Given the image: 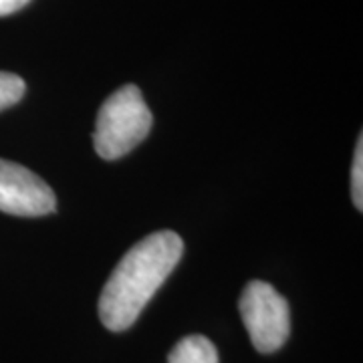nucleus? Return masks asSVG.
<instances>
[{"mask_svg": "<svg viewBox=\"0 0 363 363\" xmlns=\"http://www.w3.org/2000/svg\"><path fill=\"white\" fill-rule=\"evenodd\" d=\"M57 200L49 184L21 164L0 160V212L13 216H47Z\"/></svg>", "mask_w": 363, "mask_h": 363, "instance_id": "nucleus-4", "label": "nucleus"}, {"mask_svg": "<svg viewBox=\"0 0 363 363\" xmlns=\"http://www.w3.org/2000/svg\"><path fill=\"white\" fill-rule=\"evenodd\" d=\"M30 0H0V16H9V14L21 11L23 6H26Z\"/></svg>", "mask_w": 363, "mask_h": 363, "instance_id": "nucleus-8", "label": "nucleus"}, {"mask_svg": "<svg viewBox=\"0 0 363 363\" xmlns=\"http://www.w3.org/2000/svg\"><path fill=\"white\" fill-rule=\"evenodd\" d=\"M184 242L172 230L150 234L125 252L99 297V317L109 331H125L138 321L180 262Z\"/></svg>", "mask_w": 363, "mask_h": 363, "instance_id": "nucleus-1", "label": "nucleus"}, {"mask_svg": "<svg viewBox=\"0 0 363 363\" xmlns=\"http://www.w3.org/2000/svg\"><path fill=\"white\" fill-rule=\"evenodd\" d=\"M351 198L357 210H363V138L357 140V150L351 166Z\"/></svg>", "mask_w": 363, "mask_h": 363, "instance_id": "nucleus-7", "label": "nucleus"}, {"mask_svg": "<svg viewBox=\"0 0 363 363\" xmlns=\"http://www.w3.org/2000/svg\"><path fill=\"white\" fill-rule=\"evenodd\" d=\"M152 130V111L145 105L142 91L135 85H123L109 95L101 105L93 143L97 156L104 160H119L147 138Z\"/></svg>", "mask_w": 363, "mask_h": 363, "instance_id": "nucleus-2", "label": "nucleus"}, {"mask_svg": "<svg viewBox=\"0 0 363 363\" xmlns=\"http://www.w3.org/2000/svg\"><path fill=\"white\" fill-rule=\"evenodd\" d=\"M25 91V81L18 77V75L0 71V111L18 104L23 99Z\"/></svg>", "mask_w": 363, "mask_h": 363, "instance_id": "nucleus-6", "label": "nucleus"}, {"mask_svg": "<svg viewBox=\"0 0 363 363\" xmlns=\"http://www.w3.org/2000/svg\"><path fill=\"white\" fill-rule=\"evenodd\" d=\"M168 363H218V351L210 339L190 335L180 339L169 351Z\"/></svg>", "mask_w": 363, "mask_h": 363, "instance_id": "nucleus-5", "label": "nucleus"}, {"mask_svg": "<svg viewBox=\"0 0 363 363\" xmlns=\"http://www.w3.org/2000/svg\"><path fill=\"white\" fill-rule=\"evenodd\" d=\"M238 309L255 350L274 353L285 345L291 333L289 303L269 283L250 281L240 295Z\"/></svg>", "mask_w": 363, "mask_h": 363, "instance_id": "nucleus-3", "label": "nucleus"}]
</instances>
